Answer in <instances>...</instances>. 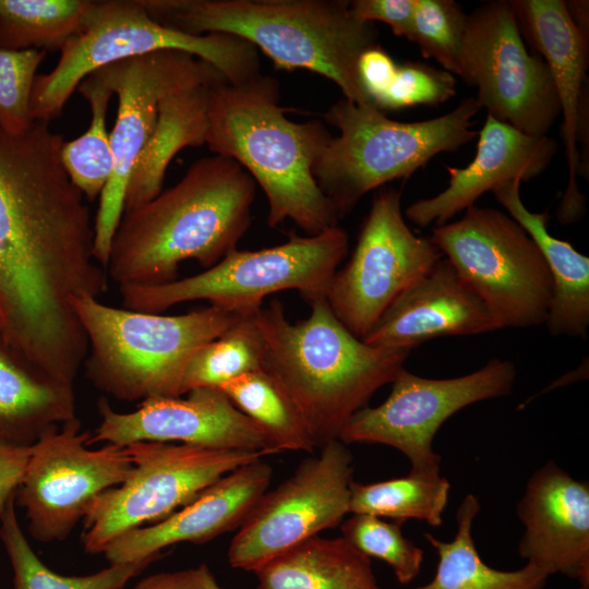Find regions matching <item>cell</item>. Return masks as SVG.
I'll use <instances>...</instances> for the list:
<instances>
[{
    "label": "cell",
    "instance_id": "8992f818",
    "mask_svg": "<svg viewBox=\"0 0 589 589\" xmlns=\"http://www.w3.org/2000/svg\"><path fill=\"white\" fill-rule=\"evenodd\" d=\"M71 301L87 338L86 377L123 401L182 396L193 354L241 316L213 305L161 315L113 308L91 296Z\"/></svg>",
    "mask_w": 589,
    "mask_h": 589
},
{
    "label": "cell",
    "instance_id": "3957f363",
    "mask_svg": "<svg viewBox=\"0 0 589 589\" xmlns=\"http://www.w3.org/2000/svg\"><path fill=\"white\" fill-rule=\"evenodd\" d=\"M286 111L274 77L260 74L239 85L219 83L212 89L205 144L260 184L269 227L290 219L314 236L339 220L313 176L333 136L321 121L294 122Z\"/></svg>",
    "mask_w": 589,
    "mask_h": 589
},
{
    "label": "cell",
    "instance_id": "b9f144b4",
    "mask_svg": "<svg viewBox=\"0 0 589 589\" xmlns=\"http://www.w3.org/2000/svg\"><path fill=\"white\" fill-rule=\"evenodd\" d=\"M133 589H223L206 564L163 572L141 579Z\"/></svg>",
    "mask_w": 589,
    "mask_h": 589
},
{
    "label": "cell",
    "instance_id": "ffe728a7",
    "mask_svg": "<svg viewBox=\"0 0 589 589\" xmlns=\"http://www.w3.org/2000/svg\"><path fill=\"white\" fill-rule=\"evenodd\" d=\"M272 474V467L262 459L243 465L165 519L117 537L103 553L109 564L157 560L173 544L204 543L239 528L268 490Z\"/></svg>",
    "mask_w": 589,
    "mask_h": 589
},
{
    "label": "cell",
    "instance_id": "74e56055",
    "mask_svg": "<svg viewBox=\"0 0 589 589\" xmlns=\"http://www.w3.org/2000/svg\"><path fill=\"white\" fill-rule=\"evenodd\" d=\"M456 94V79L445 70L419 62L397 64L374 106L384 110H400L418 105H438Z\"/></svg>",
    "mask_w": 589,
    "mask_h": 589
},
{
    "label": "cell",
    "instance_id": "ab89813d",
    "mask_svg": "<svg viewBox=\"0 0 589 589\" xmlns=\"http://www.w3.org/2000/svg\"><path fill=\"white\" fill-rule=\"evenodd\" d=\"M29 455L31 445L12 442L0 434V517L9 503L16 498Z\"/></svg>",
    "mask_w": 589,
    "mask_h": 589
},
{
    "label": "cell",
    "instance_id": "d6986e66",
    "mask_svg": "<svg viewBox=\"0 0 589 589\" xmlns=\"http://www.w3.org/2000/svg\"><path fill=\"white\" fill-rule=\"evenodd\" d=\"M524 526L519 555L549 576L589 586V483L546 461L527 481L517 504Z\"/></svg>",
    "mask_w": 589,
    "mask_h": 589
},
{
    "label": "cell",
    "instance_id": "7bdbcfd3",
    "mask_svg": "<svg viewBox=\"0 0 589 589\" xmlns=\"http://www.w3.org/2000/svg\"><path fill=\"white\" fill-rule=\"evenodd\" d=\"M572 23L584 37L589 41V2L587 0L564 1Z\"/></svg>",
    "mask_w": 589,
    "mask_h": 589
},
{
    "label": "cell",
    "instance_id": "52a82bcc",
    "mask_svg": "<svg viewBox=\"0 0 589 589\" xmlns=\"http://www.w3.org/2000/svg\"><path fill=\"white\" fill-rule=\"evenodd\" d=\"M159 50L190 53L213 65L231 85L260 75L259 50L224 33L189 34L156 21L141 0L91 1L80 31L60 49L55 68L37 74L31 96L32 119L58 118L80 83L96 70Z\"/></svg>",
    "mask_w": 589,
    "mask_h": 589
},
{
    "label": "cell",
    "instance_id": "d4e9b609",
    "mask_svg": "<svg viewBox=\"0 0 589 589\" xmlns=\"http://www.w3.org/2000/svg\"><path fill=\"white\" fill-rule=\"evenodd\" d=\"M74 418V386L37 371L0 336V434L32 445L48 430Z\"/></svg>",
    "mask_w": 589,
    "mask_h": 589
},
{
    "label": "cell",
    "instance_id": "ee69618b",
    "mask_svg": "<svg viewBox=\"0 0 589 589\" xmlns=\"http://www.w3.org/2000/svg\"><path fill=\"white\" fill-rule=\"evenodd\" d=\"M578 589H589V586H579Z\"/></svg>",
    "mask_w": 589,
    "mask_h": 589
},
{
    "label": "cell",
    "instance_id": "83f0119b",
    "mask_svg": "<svg viewBox=\"0 0 589 589\" xmlns=\"http://www.w3.org/2000/svg\"><path fill=\"white\" fill-rule=\"evenodd\" d=\"M480 507L474 494L464 497L456 513L457 530L450 541L424 533L437 555V566L430 582L412 589H544L550 576L529 563L516 570H500L483 562L472 537Z\"/></svg>",
    "mask_w": 589,
    "mask_h": 589
},
{
    "label": "cell",
    "instance_id": "9a60e30c",
    "mask_svg": "<svg viewBox=\"0 0 589 589\" xmlns=\"http://www.w3.org/2000/svg\"><path fill=\"white\" fill-rule=\"evenodd\" d=\"M353 457L339 440L305 458L266 491L239 526L228 550L231 567L255 573L269 561L339 526L349 514Z\"/></svg>",
    "mask_w": 589,
    "mask_h": 589
},
{
    "label": "cell",
    "instance_id": "8d00e7d4",
    "mask_svg": "<svg viewBox=\"0 0 589 589\" xmlns=\"http://www.w3.org/2000/svg\"><path fill=\"white\" fill-rule=\"evenodd\" d=\"M45 50L0 48V125L22 132L34 122L31 116L32 89Z\"/></svg>",
    "mask_w": 589,
    "mask_h": 589
},
{
    "label": "cell",
    "instance_id": "5bb4252c",
    "mask_svg": "<svg viewBox=\"0 0 589 589\" xmlns=\"http://www.w3.org/2000/svg\"><path fill=\"white\" fill-rule=\"evenodd\" d=\"M516 375L515 363L497 358L450 378L422 377L401 368L385 401L357 411L339 441L386 445L404 454L411 470L441 471L432 445L442 424L469 405L509 395Z\"/></svg>",
    "mask_w": 589,
    "mask_h": 589
},
{
    "label": "cell",
    "instance_id": "4316f807",
    "mask_svg": "<svg viewBox=\"0 0 589 589\" xmlns=\"http://www.w3.org/2000/svg\"><path fill=\"white\" fill-rule=\"evenodd\" d=\"M254 574L259 589H382L371 558L344 537H313Z\"/></svg>",
    "mask_w": 589,
    "mask_h": 589
},
{
    "label": "cell",
    "instance_id": "f1b7e54d",
    "mask_svg": "<svg viewBox=\"0 0 589 589\" xmlns=\"http://www.w3.org/2000/svg\"><path fill=\"white\" fill-rule=\"evenodd\" d=\"M219 389L262 430L267 455L288 450L311 453L316 448L297 405L264 369L240 375Z\"/></svg>",
    "mask_w": 589,
    "mask_h": 589
},
{
    "label": "cell",
    "instance_id": "e575fe53",
    "mask_svg": "<svg viewBox=\"0 0 589 589\" xmlns=\"http://www.w3.org/2000/svg\"><path fill=\"white\" fill-rule=\"evenodd\" d=\"M340 525L348 542L369 558L385 562L400 584H409L419 575L423 551L404 536V521L351 514Z\"/></svg>",
    "mask_w": 589,
    "mask_h": 589
},
{
    "label": "cell",
    "instance_id": "8fae6325",
    "mask_svg": "<svg viewBox=\"0 0 589 589\" xmlns=\"http://www.w3.org/2000/svg\"><path fill=\"white\" fill-rule=\"evenodd\" d=\"M125 447L133 462L130 474L95 496L85 509L82 544L89 554L103 553L130 530L165 519L221 477L265 456L253 450L159 442Z\"/></svg>",
    "mask_w": 589,
    "mask_h": 589
},
{
    "label": "cell",
    "instance_id": "484cf974",
    "mask_svg": "<svg viewBox=\"0 0 589 589\" xmlns=\"http://www.w3.org/2000/svg\"><path fill=\"white\" fill-rule=\"evenodd\" d=\"M217 84L187 88L161 100L153 133L129 179L124 211L161 192L167 168L180 149L205 144L212 89Z\"/></svg>",
    "mask_w": 589,
    "mask_h": 589
},
{
    "label": "cell",
    "instance_id": "d6a6232c",
    "mask_svg": "<svg viewBox=\"0 0 589 589\" xmlns=\"http://www.w3.org/2000/svg\"><path fill=\"white\" fill-rule=\"evenodd\" d=\"M91 107V122L79 137L64 141L61 161L71 180L87 201L100 197L112 172L113 157L107 111L112 93L94 75L76 88Z\"/></svg>",
    "mask_w": 589,
    "mask_h": 589
},
{
    "label": "cell",
    "instance_id": "ac0fdd59",
    "mask_svg": "<svg viewBox=\"0 0 589 589\" xmlns=\"http://www.w3.org/2000/svg\"><path fill=\"white\" fill-rule=\"evenodd\" d=\"M187 394L185 398L149 397L127 413L115 411L101 397L97 404L100 422L88 444L125 447L136 442H179L267 455L262 430L219 388L200 387Z\"/></svg>",
    "mask_w": 589,
    "mask_h": 589
},
{
    "label": "cell",
    "instance_id": "44dd1931",
    "mask_svg": "<svg viewBox=\"0 0 589 589\" xmlns=\"http://www.w3.org/2000/svg\"><path fill=\"white\" fill-rule=\"evenodd\" d=\"M521 34L546 63L563 115L562 135L568 166L567 187L557 209L562 224L581 218L578 190L577 129L582 91L588 84V43L570 21L563 0H510Z\"/></svg>",
    "mask_w": 589,
    "mask_h": 589
},
{
    "label": "cell",
    "instance_id": "f35d334b",
    "mask_svg": "<svg viewBox=\"0 0 589 589\" xmlns=\"http://www.w3.org/2000/svg\"><path fill=\"white\" fill-rule=\"evenodd\" d=\"M351 13L359 20L387 24L398 37L409 40L414 0H353L349 1Z\"/></svg>",
    "mask_w": 589,
    "mask_h": 589
},
{
    "label": "cell",
    "instance_id": "d590c367",
    "mask_svg": "<svg viewBox=\"0 0 589 589\" xmlns=\"http://www.w3.org/2000/svg\"><path fill=\"white\" fill-rule=\"evenodd\" d=\"M468 15L453 0H414L409 40L424 58H432L445 71L457 75L459 52Z\"/></svg>",
    "mask_w": 589,
    "mask_h": 589
},
{
    "label": "cell",
    "instance_id": "2e32d148",
    "mask_svg": "<svg viewBox=\"0 0 589 589\" xmlns=\"http://www.w3.org/2000/svg\"><path fill=\"white\" fill-rule=\"evenodd\" d=\"M443 257L430 238L414 235L406 224L401 191L383 189L325 299L344 326L363 339L389 305Z\"/></svg>",
    "mask_w": 589,
    "mask_h": 589
},
{
    "label": "cell",
    "instance_id": "e0dca14e",
    "mask_svg": "<svg viewBox=\"0 0 589 589\" xmlns=\"http://www.w3.org/2000/svg\"><path fill=\"white\" fill-rule=\"evenodd\" d=\"M91 436L89 431H82L76 417L48 430L31 445L16 500L36 541L67 539L89 502L130 474L133 462L127 447L106 444L89 449Z\"/></svg>",
    "mask_w": 589,
    "mask_h": 589
},
{
    "label": "cell",
    "instance_id": "f546056e",
    "mask_svg": "<svg viewBox=\"0 0 589 589\" xmlns=\"http://www.w3.org/2000/svg\"><path fill=\"white\" fill-rule=\"evenodd\" d=\"M450 491L441 471L411 470L407 476L350 485L349 514H369L390 520L417 519L441 526Z\"/></svg>",
    "mask_w": 589,
    "mask_h": 589
},
{
    "label": "cell",
    "instance_id": "603a6c76",
    "mask_svg": "<svg viewBox=\"0 0 589 589\" xmlns=\"http://www.w3.org/2000/svg\"><path fill=\"white\" fill-rule=\"evenodd\" d=\"M496 329L483 302L443 257L389 305L362 340L377 347L413 349L437 337Z\"/></svg>",
    "mask_w": 589,
    "mask_h": 589
},
{
    "label": "cell",
    "instance_id": "4fadbf2b",
    "mask_svg": "<svg viewBox=\"0 0 589 589\" xmlns=\"http://www.w3.org/2000/svg\"><path fill=\"white\" fill-rule=\"evenodd\" d=\"M457 75L477 88L488 115L526 134L548 135L561 115L549 68L526 48L508 1L468 15Z\"/></svg>",
    "mask_w": 589,
    "mask_h": 589
},
{
    "label": "cell",
    "instance_id": "5b68a950",
    "mask_svg": "<svg viewBox=\"0 0 589 589\" xmlns=\"http://www.w3.org/2000/svg\"><path fill=\"white\" fill-rule=\"evenodd\" d=\"M161 24L194 35L224 33L263 51L278 68L305 69L333 81L346 99L373 106L358 61L377 46L374 23L345 0H141Z\"/></svg>",
    "mask_w": 589,
    "mask_h": 589
},
{
    "label": "cell",
    "instance_id": "cb8c5ba5",
    "mask_svg": "<svg viewBox=\"0 0 589 589\" xmlns=\"http://www.w3.org/2000/svg\"><path fill=\"white\" fill-rule=\"evenodd\" d=\"M520 180H512L492 193L508 215L533 240L550 271L552 298L545 321L552 336L586 339L589 327V257L569 242L552 236L549 215L529 211L520 197Z\"/></svg>",
    "mask_w": 589,
    "mask_h": 589
},
{
    "label": "cell",
    "instance_id": "7c38bea8",
    "mask_svg": "<svg viewBox=\"0 0 589 589\" xmlns=\"http://www.w3.org/2000/svg\"><path fill=\"white\" fill-rule=\"evenodd\" d=\"M92 75L118 97L110 132L113 168L94 218V257L106 269L111 240L124 212L129 179L153 133L159 104L173 93L227 80L206 61L178 50L128 58Z\"/></svg>",
    "mask_w": 589,
    "mask_h": 589
},
{
    "label": "cell",
    "instance_id": "60d3db41",
    "mask_svg": "<svg viewBox=\"0 0 589 589\" xmlns=\"http://www.w3.org/2000/svg\"><path fill=\"white\" fill-rule=\"evenodd\" d=\"M397 63L378 45L364 51L358 61L361 87L373 104L385 91ZM375 107V106H374Z\"/></svg>",
    "mask_w": 589,
    "mask_h": 589
},
{
    "label": "cell",
    "instance_id": "9c48e42d",
    "mask_svg": "<svg viewBox=\"0 0 589 589\" xmlns=\"http://www.w3.org/2000/svg\"><path fill=\"white\" fill-rule=\"evenodd\" d=\"M349 238L337 227L318 235L291 233L283 244L255 251H230L214 266L185 278L158 285L119 287L123 308L157 313L179 303L206 300L209 305L251 315L268 294L298 290L304 300L325 297Z\"/></svg>",
    "mask_w": 589,
    "mask_h": 589
},
{
    "label": "cell",
    "instance_id": "ba28073f",
    "mask_svg": "<svg viewBox=\"0 0 589 589\" xmlns=\"http://www.w3.org/2000/svg\"><path fill=\"white\" fill-rule=\"evenodd\" d=\"M476 97L461 100L452 111L430 120L398 122L374 106L346 98L325 113L339 130L313 168V176L339 218L368 192L396 179H408L441 153H450L473 140Z\"/></svg>",
    "mask_w": 589,
    "mask_h": 589
},
{
    "label": "cell",
    "instance_id": "7402d4cb",
    "mask_svg": "<svg viewBox=\"0 0 589 589\" xmlns=\"http://www.w3.org/2000/svg\"><path fill=\"white\" fill-rule=\"evenodd\" d=\"M556 148V142L548 135L526 134L486 115L473 160L464 168L446 166L447 188L432 197L416 201L405 215L419 227L444 225L474 205L485 192L512 180L524 182L541 175Z\"/></svg>",
    "mask_w": 589,
    "mask_h": 589
},
{
    "label": "cell",
    "instance_id": "836d02e7",
    "mask_svg": "<svg viewBox=\"0 0 589 589\" xmlns=\"http://www.w3.org/2000/svg\"><path fill=\"white\" fill-rule=\"evenodd\" d=\"M254 314L239 316L193 354L183 377V395L200 387L219 388L240 375L263 369L264 344Z\"/></svg>",
    "mask_w": 589,
    "mask_h": 589
},
{
    "label": "cell",
    "instance_id": "6da1fadb",
    "mask_svg": "<svg viewBox=\"0 0 589 589\" xmlns=\"http://www.w3.org/2000/svg\"><path fill=\"white\" fill-rule=\"evenodd\" d=\"M47 121L0 125V336L29 365L74 386L87 338L72 298H99L108 275L94 257V219L61 161Z\"/></svg>",
    "mask_w": 589,
    "mask_h": 589
},
{
    "label": "cell",
    "instance_id": "1f68e13d",
    "mask_svg": "<svg viewBox=\"0 0 589 589\" xmlns=\"http://www.w3.org/2000/svg\"><path fill=\"white\" fill-rule=\"evenodd\" d=\"M15 500L9 503L0 517V539L12 566L14 589H123L128 581L156 561L110 564L84 576L55 573L31 548L15 514Z\"/></svg>",
    "mask_w": 589,
    "mask_h": 589
},
{
    "label": "cell",
    "instance_id": "4dcf8cb0",
    "mask_svg": "<svg viewBox=\"0 0 589 589\" xmlns=\"http://www.w3.org/2000/svg\"><path fill=\"white\" fill-rule=\"evenodd\" d=\"M91 0H0V48L60 50L81 28Z\"/></svg>",
    "mask_w": 589,
    "mask_h": 589
},
{
    "label": "cell",
    "instance_id": "277c9868",
    "mask_svg": "<svg viewBox=\"0 0 589 589\" xmlns=\"http://www.w3.org/2000/svg\"><path fill=\"white\" fill-rule=\"evenodd\" d=\"M309 304L310 315L296 324L278 300L254 317L264 344L263 369L292 398L321 448L339 440L350 418L392 383L412 349L364 342L336 317L325 297Z\"/></svg>",
    "mask_w": 589,
    "mask_h": 589
},
{
    "label": "cell",
    "instance_id": "7a4b0ae2",
    "mask_svg": "<svg viewBox=\"0 0 589 589\" xmlns=\"http://www.w3.org/2000/svg\"><path fill=\"white\" fill-rule=\"evenodd\" d=\"M254 196L255 181L235 160H195L173 187L123 212L107 275L119 287L158 285L176 280L184 261L214 266L248 230Z\"/></svg>",
    "mask_w": 589,
    "mask_h": 589
},
{
    "label": "cell",
    "instance_id": "30bf717a",
    "mask_svg": "<svg viewBox=\"0 0 589 589\" xmlns=\"http://www.w3.org/2000/svg\"><path fill=\"white\" fill-rule=\"evenodd\" d=\"M431 241L501 328L545 324L552 278L533 240L508 214L470 206L432 229Z\"/></svg>",
    "mask_w": 589,
    "mask_h": 589
}]
</instances>
